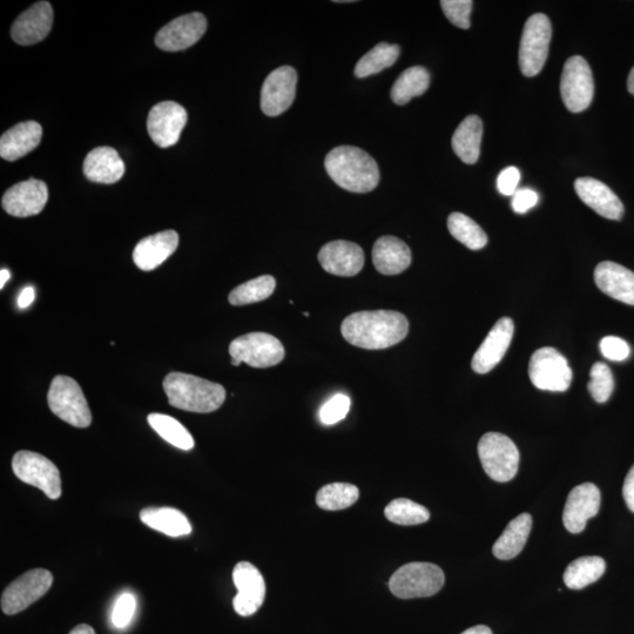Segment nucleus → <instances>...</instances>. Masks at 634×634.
<instances>
[{
    "instance_id": "obj_1",
    "label": "nucleus",
    "mask_w": 634,
    "mask_h": 634,
    "mask_svg": "<svg viewBox=\"0 0 634 634\" xmlns=\"http://www.w3.org/2000/svg\"><path fill=\"white\" fill-rule=\"evenodd\" d=\"M342 336L355 347L381 350L396 346L409 332L407 317L394 310H373L349 315L341 326Z\"/></svg>"
},
{
    "instance_id": "obj_2",
    "label": "nucleus",
    "mask_w": 634,
    "mask_h": 634,
    "mask_svg": "<svg viewBox=\"0 0 634 634\" xmlns=\"http://www.w3.org/2000/svg\"><path fill=\"white\" fill-rule=\"evenodd\" d=\"M326 171L336 185L353 193H369L380 182L379 166L372 155L355 146H339L325 160Z\"/></svg>"
},
{
    "instance_id": "obj_3",
    "label": "nucleus",
    "mask_w": 634,
    "mask_h": 634,
    "mask_svg": "<svg viewBox=\"0 0 634 634\" xmlns=\"http://www.w3.org/2000/svg\"><path fill=\"white\" fill-rule=\"evenodd\" d=\"M163 386L171 406L190 413H213L226 400V390L221 384L194 375L168 374Z\"/></svg>"
},
{
    "instance_id": "obj_4",
    "label": "nucleus",
    "mask_w": 634,
    "mask_h": 634,
    "mask_svg": "<svg viewBox=\"0 0 634 634\" xmlns=\"http://www.w3.org/2000/svg\"><path fill=\"white\" fill-rule=\"evenodd\" d=\"M444 580V573L437 565L415 562L397 570L389 580V588L397 598H426L440 592Z\"/></svg>"
},
{
    "instance_id": "obj_5",
    "label": "nucleus",
    "mask_w": 634,
    "mask_h": 634,
    "mask_svg": "<svg viewBox=\"0 0 634 634\" xmlns=\"http://www.w3.org/2000/svg\"><path fill=\"white\" fill-rule=\"evenodd\" d=\"M47 402L53 414L76 428L91 426L92 414L79 384L67 376H56L51 383Z\"/></svg>"
},
{
    "instance_id": "obj_6",
    "label": "nucleus",
    "mask_w": 634,
    "mask_h": 634,
    "mask_svg": "<svg viewBox=\"0 0 634 634\" xmlns=\"http://www.w3.org/2000/svg\"><path fill=\"white\" fill-rule=\"evenodd\" d=\"M229 355L234 367L247 363L253 368H271L285 359V348L271 334L251 333L238 337L229 345Z\"/></svg>"
},
{
    "instance_id": "obj_7",
    "label": "nucleus",
    "mask_w": 634,
    "mask_h": 634,
    "mask_svg": "<svg viewBox=\"0 0 634 634\" xmlns=\"http://www.w3.org/2000/svg\"><path fill=\"white\" fill-rule=\"evenodd\" d=\"M478 456L485 474L499 483L509 482L517 475L519 451L508 436L485 434L478 443Z\"/></svg>"
},
{
    "instance_id": "obj_8",
    "label": "nucleus",
    "mask_w": 634,
    "mask_h": 634,
    "mask_svg": "<svg viewBox=\"0 0 634 634\" xmlns=\"http://www.w3.org/2000/svg\"><path fill=\"white\" fill-rule=\"evenodd\" d=\"M552 37L550 19L537 13L525 23L521 47H519V66L525 77H535L542 71L549 56Z\"/></svg>"
},
{
    "instance_id": "obj_9",
    "label": "nucleus",
    "mask_w": 634,
    "mask_h": 634,
    "mask_svg": "<svg viewBox=\"0 0 634 634\" xmlns=\"http://www.w3.org/2000/svg\"><path fill=\"white\" fill-rule=\"evenodd\" d=\"M12 470L20 481L42 490L50 499L62 496V477L49 458L32 451H19L13 456Z\"/></svg>"
},
{
    "instance_id": "obj_10",
    "label": "nucleus",
    "mask_w": 634,
    "mask_h": 634,
    "mask_svg": "<svg viewBox=\"0 0 634 634\" xmlns=\"http://www.w3.org/2000/svg\"><path fill=\"white\" fill-rule=\"evenodd\" d=\"M529 376L536 388L562 393L570 388L573 374L568 360L557 349L545 347L531 356Z\"/></svg>"
},
{
    "instance_id": "obj_11",
    "label": "nucleus",
    "mask_w": 634,
    "mask_h": 634,
    "mask_svg": "<svg viewBox=\"0 0 634 634\" xmlns=\"http://www.w3.org/2000/svg\"><path fill=\"white\" fill-rule=\"evenodd\" d=\"M53 585L50 571L35 569L25 572L6 588L2 595V610L5 615L13 616L23 612L38 602Z\"/></svg>"
},
{
    "instance_id": "obj_12",
    "label": "nucleus",
    "mask_w": 634,
    "mask_h": 634,
    "mask_svg": "<svg viewBox=\"0 0 634 634\" xmlns=\"http://www.w3.org/2000/svg\"><path fill=\"white\" fill-rule=\"evenodd\" d=\"M561 93L566 109L570 112H583L591 105L595 84L590 65L583 57H571L565 63Z\"/></svg>"
},
{
    "instance_id": "obj_13",
    "label": "nucleus",
    "mask_w": 634,
    "mask_h": 634,
    "mask_svg": "<svg viewBox=\"0 0 634 634\" xmlns=\"http://www.w3.org/2000/svg\"><path fill=\"white\" fill-rule=\"evenodd\" d=\"M298 73L292 66H281L266 78L261 91V109L268 117H278L293 105Z\"/></svg>"
},
{
    "instance_id": "obj_14",
    "label": "nucleus",
    "mask_w": 634,
    "mask_h": 634,
    "mask_svg": "<svg viewBox=\"0 0 634 634\" xmlns=\"http://www.w3.org/2000/svg\"><path fill=\"white\" fill-rule=\"evenodd\" d=\"M233 582L238 595L233 600L234 610L242 617L258 612L266 597V583L252 563L240 562L233 571Z\"/></svg>"
},
{
    "instance_id": "obj_15",
    "label": "nucleus",
    "mask_w": 634,
    "mask_h": 634,
    "mask_svg": "<svg viewBox=\"0 0 634 634\" xmlns=\"http://www.w3.org/2000/svg\"><path fill=\"white\" fill-rule=\"evenodd\" d=\"M187 123V112L174 101H164L155 105L148 114L147 130L155 145L161 148L178 143Z\"/></svg>"
},
{
    "instance_id": "obj_16",
    "label": "nucleus",
    "mask_w": 634,
    "mask_h": 634,
    "mask_svg": "<svg viewBox=\"0 0 634 634\" xmlns=\"http://www.w3.org/2000/svg\"><path fill=\"white\" fill-rule=\"evenodd\" d=\"M207 30V19L194 12L172 20L158 32L155 44L159 49L177 52L197 44Z\"/></svg>"
},
{
    "instance_id": "obj_17",
    "label": "nucleus",
    "mask_w": 634,
    "mask_h": 634,
    "mask_svg": "<svg viewBox=\"0 0 634 634\" xmlns=\"http://www.w3.org/2000/svg\"><path fill=\"white\" fill-rule=\"evenodd\" d=\"M49 190L44 181L30 179L19 182L6 191L2 200L4 211L12 217L28 218L43 211Z\"/></svg>"
},
{
    "instance_id": "obj_18",
    "label": "nucleus",
    "mask_w": 634,
    "mask_h": 634,
    "mask_svg": "<svg viewBox=\"0 0 634 634\" xmlns=\"http://www.w3.org/2000/svg\"><path fill=\"white\" fill-rule=\"evenodd\" d=\"M514 332V321L509 317L499 320L472 357V370L477 374L490 373L507 354Z\"/></svg>"
},
{
    "instance_id": "obj_19",
    "label": "nucleus",
    "mask_w": 634,
    "mask_h": 634,
    "mask_svg": "<svg viewBox=\"0 0 634 634\" xmlns=\"http://www.w3.org/2000/svg\"><path fill=\"white\" fill-rule=\"evenodd\" d=\"M602 496L595 484L584 483L572 489L563 512V523L571 534H580L590 518L597 516Z\"/></svg>"
},
{
    "instance_id": "obj_20",
    "label": "nucleus",
    "mask_w": 634,
    "mask_h": 634,
    "mask_svg": "<svg viewBox=\"0 0 634 634\" xmlns=\"http://www.w3.org/2000/svg\"><path fill=\"white\" fill-rule=\"evenodd\" d=\"M319 261L327 273L352 278L362 271L364 253L354 242L336 240L321 248Z\"/></svg>"
},
{
    "instance_id": "obj_21",
    "label": "nucleus",
    "mask_w": 634,
    "mask_h": 634,
    "mask_svg": "<svg viewBox=\"0 0 634 634\" xmlns=\"http://www.w3.org/2000/svg\"><path fill=\"white\" fill-rule=\"evenodd\" d=\"M52 24L53 9L51 4L39 2L17 18L12 25L11 37L19 45H35L49 36Z\"/></svg>"
},
{
    "instance_id": "obj_22",
    "label": "nucleus",
    "mask_w": 634,
    "mask_h": 634,
    "mask_svg": "<svg viewBox=\"0 0 634 634\" xmlns=\"http://www.w3.org/2000/svg\"><path fill=\"white\" fill-rule=\"evenodd\" d=\"M575 190L580 200L605 219L620 220L624 215V206L610 187L593 178H579Z\"/></svg>"
},
{
    "instance_id": "obj_23",
    "label": "nucleus",
    "mask_w": 634,
    "mask_h": 634,
    "mask_svg": "<svg viewBox=\"0 0 634 634\" xmlns=\"http://www.w3.org/2000/svg\"><path fill=\"white\" fill-rule=\"evenodd\" d=\"M179 246V235L165 231L141 240L134 248L133 261L141 271L150 272L170 258Z\"/></svg>"
},
{
    "instance_id": "obj_24",
    "label": "nucleus",
    "mask_w": 634,
    "mask_h": 634,
    "mask_svg": "<svg viewBox=\"0 0 634 634\" xmlns=\"http://www.w3.org/2000/svg\"><path fill=\"white\" fill-rule=\"evenodd\" d=\"M596 285L610 298L634 306V273L616 262L599 263L595 271Z\"/></svg>"
},
{
    "instance_id": "obj_25",
    "label": "nucleus",
    "mask_w": 634,
    "mask_h": 634,
    "mask_svg": "<svg viewBox=\"0 0 634 634\" xmlns=\"http://www.w3.org/2000/svg\"><path fill=\"white\" fill-rule=\"evenodd\" d=\"M43 128L36 121H25L10 128L0 139V157L16 161L25 157L40 144Z\"/></svg>"
},
{
    "instance_id": "obj_26",
    "label": "nucleus",
    "mask_w": 634,
    "mask_h": 634,
    "mask_svg": "<svg viewBox=\"0 0 634 634\" xmlns=\"http://www.w3.org/2000/svg\"><path fill=\"white\" fill-rule=\"evenodd\" d=\"M373 262L383 275L401 274L411 265V251L406 242L395 236H382L375 242Z\"/></svg>"
},
{
    "instance_id": "obj_27",
    "label": "nucleus",
    "mask_w": 634,
    "mask_h": 634,
    "mask_svg": "<svg viewBox=\"0 0 634 634\" xmlns=\"http://www.w3.org/2000/svg\"><path fill=\"white\" fill-rule=\"evenodd\" d=\"M125 164L112 147H98L84 161L86 178L98 184H114L123 178Z\"/></svg>"
},
{
    "instance_id": "obj_28",
    "label": "nucleus",
    "mask_w": 634,
    "mask_h": 634,
    "mask_svg": "<svg viewBox=\"0 0 634 634\" xmlns=\"http://www.w3.org/2000/svg\"><path fill=\"white\" fill-rule=\"evenodd\" d=\"M483 136V123L480 117L469 116L465 118L454 133V152L464 164L474 165L480 158Z\"/></svg>"
},
{
    "instance_id": "obj_29",
    "label": "nucleus",
    "mask_w": 634,
    "mask_h": 634,
    "mask_svg": "<svg viewBox=\"0 0 634 634\" xmlns=\"http://www.w3.org/2000/svg\"><path fill=\"white\" fill-rule=\"evenodd\" d=\"M531 528L532 517L530 514H522L512 519L492 548L494 556L501 561H509V559L517 557L528 541Z\"/></svg>"
},
{
    "instance_id": "obj_30",
    "label": "nucleus",
    "mask_w": 634,
    "mask_h": 634,
    "mask_svg": "<svg viewBox=\"0 0 634 634\" xmlns=\"http://www.w3.org/2000/svg\"><path fill=\"white\" fill-rule=\"evenodd\" d=\"M140 519L148 528L170 537L190 535L192 525L181 511L173 508H146Z\"/></svg>"
},
{
    "instance_id": "obj_31",
    "label": "nucleus",
    "mask_w": 634,
    "mask_h": 634,
    "mask_svg": "<svg viewBox=\"0 0 634 634\" xmlns=\"http://www.w3.org/2000/svg\"><path fill=\"white\" fill-rule=\"evenodd\" d=\"M430 85V74L422 66L410 67L397 78L390 91L391 100L396 105H406L415 97L426 93Z\"/></svg>"
},
{
    "instance_id": "obj_32",
    "label": "nucleus",
    "mask_w": 634,
    "mask_h": 634,
    "mask_svg": "<svg viewBox=\"0 0 634 634\" xmlns=\"http://www.w3.org/2000/svg\"><path fill=\"white\" fill-rule=\"evenodd\" d=\"M606 569L602 557L590 556L576 559L564 572V583L571 590H582L596 583Z\"/></svg>"
},
{
    "instance_id": "obj_33",
    "label": "nucleus",
    "mask_w": 634,
    "mask_h": 634,
    "mask_svg": "<svg viewBox=\"0 0 634 634\" xmlns=\"http://www.w3.org/2000/svg\"><path fill=\"white\" fill-rule=\"evenodd\" d=\"M401 55L399 45L380 43L373 50H370L366 56L360 59L355 66V76L357 78H367L388 69L393 66Z\"/></svg>"
},
{
    "instance_id": "obj_34",
    "label": "nucleus",
    "mask_w": 634,
    "mask_h": 634,
    "mask_svg": "<svg viewBox=\"0 0 634 634\" xmlns=\"http://www.w3.org/2000/svg\"><path fill=\"white\" fill-rule=\"evenodd\" d=\"M148 424L161 438L173 447L181 450H192L195 442L193 436L190 434L182 424L175 420V418L163 415V414H151L147 417Z\"/></svg>"
},
{
    "instance_id": "obj_35",
    "label": "nucleus",
    "mask_w": 634,
    "mask_h": 634,
    "mask_svg": "<svg viewBox=\"0 0 634 634\" xmlns=\"http://www.w3.org/2000/svg\"><path fill=\"white\" fill-rule=\"evenodd\" d=\"M448 229L457 241L471 251H480L488 244V235L482 227L462 213L450 214Z\"/></svg>"
},
{
    "instance_id": "obj_36",
    "label": "nucleus",
    "mask_w": 634,
    "mask_h": 634,
    "mask_svg": "<svg viewBox=\"0 0 634 634\" xmlns=\"http://www.w3.org/2000/svg\"><path fill=\"white\" fill-rule=\"evenodd\" d=\"M276 281L271 275L259 276L236 287L229 294L228 301L233 306L253 305V303L265 301L274 293Z\"/></svg>"
},
{
    "instance_id": "obj_37",
    "label": "nucleus",
    "mask_w": 634,
    "mask_h": 634,
    "mask_svg": "<svg viewBox=\"0 0 634 634\" xmlns=\"http://www.w3.org/2000/svg\"><path fill=\"white\" fill-rule=\"evenodd\" d=\"M360 491L353 484L333 483L325 485L316 495V503L323 510L339 511L352 507L359 499Z\"/></svg>"
},
{
    "instance_id": "obj_38",
    "label": "nucleus",
    "mask_w": 634,
    "mask_h": 634,
    "mask_svg": "<svg viewBox=\"0 0 634 634\" xmlns=\"http://www.w3.org/2000/svg\"><path fill=\"white\" fill-rule=\"evenodd\" d=\"M388 521L399 525H418L429 521L430 512L423 505L407 498L395 499L384 510Z\"/></svg>"
},
{
    "instance_id": "obj_39",
    "label": "nucleus",
    "mask_w": 634,
    "mask_h": 634,
    "mask_svg": "<svg viewBox=\"0 0 634 634\" xmlns=\"http://www.w3.org/2000/svg\"><path fill=\"white\" fill-rule=\"evenodd\" d=\"M591 381L589 383V391L593 399L598 403L609 401L613 389H615V380L609 366L603 362L595 363L591 369Z\"/></svg>"
},
{
    "instance_id": "obj_40",
    "label": "nucleus",
    "mask_w": 634,
    "mask_h": 634,
    "mask_svg": "<svg viewBox=\"0 0 634 634\" xmlns=\"http://www.w3.org/2000/svg\"><path fill=\"white\" fill-rule=\"evenodd\" d=\"M474 3L471 0H442L441 6L445 17L457 28L470 29V15Z\"/></svg>"
},
{
    "instance_id": "obj_41",
    "label": "nucleus",
    "mask_w": 634,
    "mask_h": 634,
    "mask_svg": "<svg viewBox=\"0 0 634 634\" xmlns=\"http://www.w3.org/2000/svg\"><path fill=\"white\" fill-rule=\"evenodd\" d=\"M350 409V399L347 395L337 394L330 399L320 410V420L326 426H333L345 420Z\"/></svg>"
},
{
    "instance_id": "obj_42",
    "label": "nucleus",
    "mask_w": 634,
    "mask_h": 634,
    "mask_svg": "<svg viewBox=\"0 0 634 634\" xmlns=\"http://www.w3.org/2000/svg\"><path fill=\"white\" fill-rule=\"evenodd\" d=\"M600 350L605 359L613 362H623L629 359L631 349L629 343L616 336H606L600 341Z\"/></svg>"
},
{
    "instance_id": "obj_43",
    "label": "nucleus",
    "mask_w": 634,
    "mask_h": 634,
    "mask_svg": "<svg viewBox=\"0 0 634 634\" xmlns=\"http://www.w3.org/2000/svg\"><path fill=\"white\" fill-rule=\"evenodd\" d=\"M136 607V598L130 595V593H125V595L118 599L116 607H114L112 613L113 624L119 627V629H124V627L131 623L134 612H136Z\"/></svg>"
},
{
    "instance_id": "obj_44",
    "label": "nucleus",
    "mask_w": 634,
    "mask_h": 634,
    "mask_svg": "<svg viewBox=\"0 0 634 634\" xmlns=\"http://www.w3.org/2000/svg\"><path fill=\"white\" fill-rule=\"evenodd\" d=\"M519 180H521V173H519L518 168H505L497 179L499 193L503 195H514L517 192Z\"/></svg>"
},
{
    "instance_id": "obj_45",
    "label": "nucleus",
    "mask_w": 634,
    "mask_h": 634,
    "mask_svg": "<svg viewBox=\"0 0 634 634\" xmlns=\"http://www.w3.org/2000/svg\"><path fill=\"white\" fill-rule=\"evenodd\" d=\"M537 202V193L529 190V188H524V190H519L514 194V199H512V208H514L516 213L524 214L529 212L531 208H534L537 205Z\"/></svg>"
},
{
    "instance_id": "obj_46",
    "label": "nucleus",
    "mask_w": 634,
    "mask_h": 634,
    "mask_svg": "<svg viewBox=\"0 0 634 634\" xmlns=\"http://www.w3.org/2000/svg\"><path fill=\"white\" fill-rule=\"evenodd\" d=\"M623 496L627 508L634 512V465L625 478Z\"/></svg>"
},
{
    "instance_id": "obj_47",
    "label": "nucleus",
    "mask_w": 634,
    "mask_h": 634,
    "mask_svg": "<svg viewBox=\"0 0 634 634\" xmlns=\"http://www.w3.org/2000/svg\"><path fill=\"white\" fill-rule=\"evenodd\" d=\"M35 288L26 287L22 293H20L18 298V307L19 308H28L33 301H35Z\"/></svg>"
},
{
    "instance_id": "obj_48",
    "label": "nucleus",
    "mask_w": 634,
    "mask_h": 634,
    "mask_svg": "<svg viewBox=\"0 0 634 634\" xmlns=\"http://www.w3.org/2000/svg\"><path fill=\"white\" fill-rule=\"evenodd\" d=\"M461 634H492V631L488 626L478 625L474 627H470V629L465 630Z\"/></svg>"
},
{
    "instance_id": "obj_49",
    "label": "nucleus",
    "mask_w": 634,
    "mask_h": 634,
    "mask_svg": "<svg viewBox=\"0 0 634 634\" xmlns=\"http://www.w3.org/2000/svg\"><path fill=\"white\" fill-rule=\"evenodd\" d=\"M70 634H96L90 625L80 624L70 632Z\"/></svg>"
},
{
    "instance_id": "obj_50",
    "label": "nucleus",
    "mask_w": 634,
    "mask_h": 634,
    "mask_svg": "<svg viewBox=\"0 0 634 634\" xmlns=\"http://www.w3.org/2000/svg\"><path fill=\"white\" fill-rule=\"evenodd\" d=\"M10 279V272L8 271V269H2V272H0V288H3L5 286V283L8 282Z\"/></svg>"
},
{
    "instance_id": "obj_51",
    "label": "nucleus",
    "mask_w": 634,
    "mask_h": 634,
    "mask_svg": "<svg viewBox=\"0 0 634 634\" xmlns=\"http://www.w3.org/2000/svg\"><path fill=\"white\" fill-rule=\"evenodd\" d=\"M627 89L634 96V67L630 72L629 79H627Z\"/></svg>"
}]
</instances>
